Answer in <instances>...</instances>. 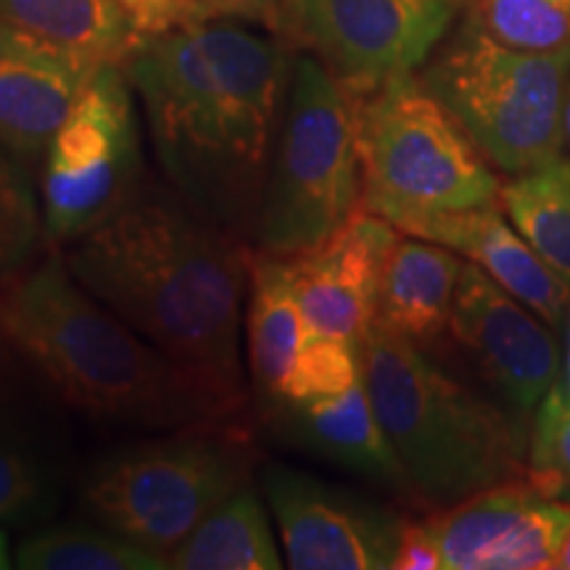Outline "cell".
Segmentation results:
<instances>
[{"instance_id": "1", "label": "cell", "mask_w": 570, "mask_h": 570, "mask_svg": "<svg viewBox=\"0 0 570 570\" xmlns=\"http://www.w3.org/2000/svg\"><path fill=\"white\" fill-rule=\"evenodd\" d=\"M125 69L173 188L227 230H254L294 71L288 40L194 21L140 35Z\"/></svg>"}, {"instance_id": "2", "label": "cell", "mask_w": 570, "mask_h": 570, "mask_svg": "<svg viewBox=\"0 0 570 570\" xmlns=\"http://www.w3.org/2000/svg\"><path fill=\"white\" fill-rule=\"evenodd\" d=\"M75 281L177 365L246 404L240 325L254 256L169 190H138L63 254Z\"/></svg>"}, {"instance_id": "3", "label": "cell", "mask_w": 570, "mask_h": 570, "mask_svg": "<svg viewBox=\"0 0 570 570\" xmlns=\"http://www.w3.org/2000/svg\"><path fill=\"white\" fill-rule=\"evenodd\" d=\"M0 338L69 407L104 423L175 431L244 412L106 309L59 256L0 283Z\"/></svg>"}, {"instance_id": "4", "label": "cell", "mask_w": 570, "mask_h": 570, "mask_svg": "<svg viewBox=\"0 0 570 570\" xmlns=\"http://www.w3.org/2000/svg\"><path fill=\"white\" fill-rule=\"evenodd\" d=\"M362 375L410 489L444 510L525 470V439L502 410L473 394L386 325L362 341Z\"/></svg>"}, {"instance_id": "5", "label": "cell", "mask_w": 570, "mask_h": 570, "mask_svg": "<svg viewBox=\"0 0 570 570\" xmlns=\"http://www.w3.org/2000/svg\"><path fill=\"white\" fill-rule=\"evenodd\" d=\"M354 98L365 209L402 233L431 214L499 204L487 154L425 80L410 71Z\"/></svg>"}, {"instance_id": "6", "label": "cell", "mask_w": 570, "mask_h": 570, "mask_svg": "<svg viewBox=\"0 0 570 570\" xmlns=\"http://www.w3.org/2000/svg\"><path fill=\"white\" fill-rule=\"evenodd\" d=\"M254 462L252 439L230 420L185 425L92 462L80 499L96 523L167 554L252 481Z\"/></svg>"}, {"instance_id": "7", "label": "cell", "mask_w": 570, "mask_h": 570, "mask_svg": "<svg viewBox=\"0 0 570 570\" xmlns=\"http://www.w3.org/2000/svg\"><path fill=\"white\" fill-rule=\"evenodd\" d=\"M360 206L356 98L323 61L298 56L254 219V244L275 256L304 254L331 238Z\"/></svg>"}, {"instance_id": "8", "label": "cell", "mask_w": 570, "mask_h": 570, "mask_svg": "<svg viewBox=\"0 0 570 570\" xmlns=\"http://www.w3.org/2000/svg\"><path fill=\"white\" fill-rule=\"evenodd\" d=\"M423 80L502 173H529L562 156L570 53L515 51L465 24Z\"/></svg>"}, {"instance_id": "9", "label": "cell", "mask_w": 570, "mask_h": 570, "mask_svg": "<svg viewBox=\"0 0 570 570\" xmlns=\"http://www.w3.org/2000/svg\"><path fill=\"white\" fill-rule=\"evenodd\" d=\"M125 63H101L42 156V230L75 244L140 190L142 151Z\"/></svg>"}, {"instance_id": "10", "label": "cell", "mask_w": 570, "mask_h": 570, "mask_svg": "<svg viewBox=\"0 0 570 570\" xmlns=\"http://www.w3.org/2000/svg\"><path fill=\"white\" fill-rule=\"evenodd\" d=\"M570 487L550 470L475 491L425 520L436 537L444 570L554 568L570 531Z\"/></svg>"}, {"instance_id": "11", "label": "cell", "mask_w": 570, "mask_h": 570, "mask_svg": "<svg viewBox=\"0 0 570 570\" xmlns=\"http://www.w3.org/2000/svg\"><path fill=\"white\" fill-rule=\"evenodd\" d=\"M302 42L352 96L410 75L444 40L465 0H296Z\"/></svg>"}, {"instance_id": "12", "label": "cell", "mask_w": 570, "mask_h": 570, "mask_svg": "<svg viewBox=\"0 0 570 570\" xmlns=\"http://www.w3.org/2000/svg\"><path fill=\"white\" fill-rule=\"evenodd\" d=\"M262 489L288 568L383 570L394 566L404 523L377 504L285 465H267Z\"/></svg>"}, {"instance_id": "13", "label": "cell", "mask_w": 570, "mask_h": 570, "mask_svg": "<svg viewBox=\"0 0 570 570\" xmlns=\"http://www.w3.org/2000/svg\"><path fill=\"white\" fill-rule=\"evenodd\" d=\"M449 333L518 412L537 410L560 370L552 327L473 262L462 267Z\"/></svg>"}, {"instance_id": "14", "label": "cell", "mask_w": 570, "mask_h": 570, "mask_svg": "<svg viewBox=\"0 0 570 570\" xmlns=\"http://www.w3.org/2000/svg\"><path fill=\"white\" fill-rule=\"evenodd\" d=\"M399 238L381 214L360 206L331 238L291 256L306 333L362 344L375 323L383 267Z\"/></svg>"}, {"instance_id": "15", "label": "cell", "mask_w": 570, "mask_h": 570, "mask_svg": "<svg viewBox=\"0 0 570 570\" xmlns=\"http://www.w3.org/2000/svg\"><path fill=\"white\" fill-rule=\"evenodd\" d=\"M98 67L0 21V142L30 169L42 164Z\"/></svg>"}, {"instance_id": "16", "label": "cell", "mask_w": 570, "mask_h": 570, "mask_svg": "<svg viewBox=\"0 0 570 570\" xmlns=\"http://www.w3.org/2000/svg\"><path fill=\"white\" fill-rule=\"evenodd\" d=\"M402 233L462 254L518 302L537 312L550 327H560L566 320L570 283L533 252L515 227L504 223L499 204L431 214L410 223Z\"/></svg>"}, {"instance_id": "17", "label": "cell", "mask_w": 570, "mask_h": 570, "mask_svg": "<svg viewBox=\"0 0 570 570\" xmlns=\"http://www.w3.org/2000/svg\"><path fill=\"white\" fill-rule=\"evenodd\" d=\"M277 433L336 465L389 487H410L394 446L375 415L365 375L346 391L265 410Z\"/></svg>"}, {"instance_id": "18", "label": "cell", "mask_w": 570, "mask_h": 570, "mask_svg": "<svg viewBox=\"0 0 570 570\" xmlns=\"http://www.w3.org/2000/svg\"><path fill=\"white\" fill-rule=\"evenodd\" d=\"M462 267L465 262L452 248L417 235L396 238L377 288L375 323L417 346L436 341L449 331Z\"/></svg>"}, {"instance_id": "19", "label": "cell", "mask_w": 570, "mask_h": 570, "mask_svg": "<svg viewBox=\"0 0 570 570\" xmlns=\"http://www.w3.org/2000/svg\"><path fill=\"white\" fill-rule=\"evenodd\" d=\"M63 460L24 399L13 394L0 354V523H46L59 510Z\"/></svg>"}, {"instance_id": "20", "label": "cell", "mask_w": 570, "mask_h": 570, "mask_svg": "<svg viewBox=\"0 0 570 570\" xmlns=\"http://www.w3.org/2000/svg\"><path fill=\"white\" fill-rule=\"evenodd\" d=\"M306 336L291 256L259 252L252 262L246 312V354L256 396L269 410L283 399V386Z\"/></svg>"}, {"instance_id": "21", "label": "cell", "mask_w": 570, "mask_h": 570, "mask_svg": "<svg viewBox=\"0 0 570 570\" xmlns=\"http://www.w3.org/2000/svg\"><path fill=\"white\" fill-rule=\"evenodd\" d=\"M175 570H277L283 568L265 499L252 483L219 502L180 544L167 552Z\"/></svg>"}, {"instance_id": "22", "label": "cell", "mask_w": 570, "mask_h": 570, "mask_svg": "<svg viewBox=\"0 0 570 570\" xmlns=\"http://www.w3.org/2000/svg\"><path fill=\"white\" fill-rule=\"evenodd\" d=\"M0 21L92 63H125L140 38L117 0H0Z\"/></svg>"}, {"instance_id": "23", "label": "cell", "mask_w": 570, "mask_h": 570, "mask_svg": "<svg viewBox=\"0 0 570 570\" xmlns=\"http://www.w3.org/2000/svg\"><path fill=\"white\" fill-rule=\"evenodd\" d=\"M499 206L533 252L570 283V159L560 156L512 175L499 190Z\"/></svg>"}, {"instance_id": "24", "label": "cell", "mask_w": 570, "mask_h": 570, "mask_svg": "<svg viewBox=\"0 0 570 570\" xmlns=\"http://www.w3.org/2000/svg\"><path fill=\"white\" fill-rule=\"evenodd\" d=\"M24 570H167V554L135 544L106 525H51L27 537L13 552Z\"/></svg>"}, {"instance_id": "25", "label": "cell", "mask_w": 570, "mask_h": 570, "mask_svg": "<svg viewBox=\"0 0 570 570\" xmlns=\"http://www.w3.org/2000/svg\"><path fill=\"white\" fill-rule=\"evenodd\" d=\"M468 24L515 51L570 53V0H465Z\"/></svg>"}, {"instance_id": "26", "label": "cell", "mask_w": 570, "mask_h": 570, "mask_svg": "<svg viewBox=\"0 0 570 570\" xmlns=\"http://www.w3.org/2000/svg\"><path fill=\"white\" fill-rule=\"evenodd\" d=\"M40 238H46V230L32 169L0 142V283L30 267Z\"/></svg>"}, {"instance_id": "27", "label": "cell", "mask_w": 570, "mask_h": 570, "mask_svg": "<svg viewBox=\"0 0 570 570\" xmlns=\"http://www.w3.org/2000/svg\"><path fill=\"white\" fill-rule=\"evenodd\" d=\"M362 377V344L306 333L281 402H309L333 396ZM277 402V404H281Z\"/></svg>"}, {"instance_id": "28", "label": "cell", "mask_w": 570, "mask_h": 570, "mask_svg": "<svg viewBox=\"0 0 570 570\" xmlns=\"http://www.w3.org/2000/svg\"><path fill=\"white\" fill-rule=\"evenodd\" d=\"M244 19L302 42L296 0H196V21Z\"/></svg>"}, {"instance_id": "29", "label": "cell", "mask_w": 570, "mask_h": 570, "mask_svg": "<svg viewBox=\"0 0 570 570\" xmlns=\"http://www.w3.org/2000/svg\"><path fill=\"white\" fill-rule=\"evenodd\" d=\"M562 327H566V356H562V365L558 370V375H554L550 391H547L539 404L537 425H533V439H531L529 465L544 454V449L552 441L554 431H558L562 420L570 415V304H568L566 320H562Z\"/></svg>"}, {"instance_id": "30", "label": "cell", "mask_w": 570, "mask_h": 570, "mask_svg": "<svg viewBox=\"0 0 570 570\" xmlns=\"http://www.w3.org/2000/svg\"><path fill=\"white\" fill-rule=\"evenodd\" d=\"M394 570H439L444 568L436 537L428 523H404L399 533V547L394 554Z\"/></svg>"}, {"instance_id": "31", "label": "cell", "mask_w": 570, "mask_h": 570, "mask_svg": "<svg viewBox=\"0 0 570 570\" xmlns=\"http://www.w3.org/2000/svg\"><path fill=\"white\" fill-rule=\"evenodd\" d=\"M196 21V0H156L146 19L138 24L140 35H154L173 30V27H185Z\"/></svg>"}, {"instance_id": "32", "label": "cell", "mask_w": 570, "mask_h": 570, "mask_svg": "<svg viewBox=\"0 0 570 570\" xmlns=\"http://www.w3.org/2000/svg\"><path fill=\"white\" fill-rule=\"evenodd\" d=\"M531 468L537 470H550L558 473L562 481L570 487V415L562 420L550 444H547L544 454L537 462H531Z\"/></svg>"}, {"instance_id": "33", "label": "cell", "mask_w": 570, "mask_h": 570, "mask_svg": "<svg viewBox=\"0 0 570 570\" xmlns=\"http://www.w3.org/2000/svg\"><path fill=\"white\" fill-rule=\"evenodd\" d=\"M554 568H560V570H570V531H568L566 541H562V547H560L558 558H554Z\"/></svg>"}, {"instance_id": "34", "label": "cell", "mask_w": 570, "mask_h": 570, "mask_svg": "<svg viewBox=\"0 0 570 570\" xmlns=\"http://www.w3.org/2000/svg\"><path fill=\"white\" fill-rule=\"evenodd\" d=\"M562 132H566V146L570 148V80L566 90V109H562Z\"/></svg>"}, {"instance_id": "35", "label": "cell", "mask_w": 570, "mask_h": 570, "mask_svg": "<svg viewBox=\"0 0 570 570\" xmlns=\"http://www.w3.org/2000/svg\"><path fill=\"white\" fill-rule=\"evenodd\" d=\"M11 552H9V539H6V533L0 531V570L11 568Z\"/></svg>"}, {"instance_id": "36", "label": "cell", "mask_w": 570, "mask_h": 570, "mask_svg": "<svg viewBox=\"0 0 570 570\" xmlns=\"http://www.w3.org/2000/svg\"><path fill=\"white\" fill-rule=\"evenodd\" d=\"M119 6H122V9L130 13L132 17V21L140 17V11H142V6H146V0H117Z\"/></svg>"}, {"instance_id": "37", "label": "cell", "mask_w": 570, "mask_h": 570, "mask_svg": "<svg viewBox=\"0 0 570 570\" xmlns=\"http://www.w3.org/2000/svg\"><path fill=\"white\" fill-rule=\"evenodd\" d=\"M154 3H156V0H146V6H142L140 17H138V19H135V30H138V24H140V21H142V19H146V13H148V11H151V6H154Z\"/></svg>"}]
</instances>
